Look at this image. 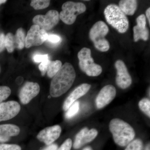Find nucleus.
Returning a JSON list of instances; mask_svg holds the SVG:
<instances>
[{"label":"nucleus","instance_id":"a878e982","mask_svg":"<svg viewBox=\"0 0 150 150\" xmlns=\"http://www.w3.org/2000/svg\"><path fill=\"white\" fill-rule=\"evenodd\" d=\"M11 91L7 86H0V103L6 100L10 96Z\"/></svg>","mask_w":150,"mask_h":150},{"label":"nucleus","instance_id":"4c0bfd02","mask_svg":"<svg viewBox=\"0 0 150 150\" xmlns=\"http://www.w3.org/2000/svg\"><path fill=\"white\" fill-rule=\"evenodd\" d=\"M0 71H1V68H0Z\"/></svg>","mask_w":150,"mask_h":150},{"label":"nucleus","instance_id":"72a5a7b5","mask_svg":"<svg viewBox=\"0 0 150 150\" xmlns=\"http://www.w3.org/2000/svg\"><path fill=\"white\" fill-rule=\"evenodd\" d=\"M146 16L147 18L148 21H149V24L150 25V8H148L147 10L146 11Z\"/></svg>","mask_w":150,"mask_h":150},{"label":"nucleus","instance_id":"e433bc0d","mask_svg":"<svg viewBox=\"0 0 150 150\" xmlns=\"http://www.w3.org/2000/svg\"><path fill=\"white\" fill-rule=\"evenodd\" d=\"M150 150V144H148L146 147V150Z\"/></svg>","mask_w":150,"mask_h":150},{"label":"nucleus","instance_id":"4be33fe9","mask_svg":"<svg viewBox=\"0 0 150 150\" xmlns=\"http://www.w3.org/2000/svg\"><path fill=\"white\" fill-rule=\"evenodd\" d=\"M80 104L79 101H76L73 103L67 110L65 117L67 119H70L76 115L79 110Z\"/></svg>","mask_w":150,"mask_h":150},{"label":"nucleus","instance_id":"0eeeda50","mask_svg":"<svg viewBox=\"0 0 150 150\" xmlns=\"http://www.w3.org/2000/svg\"><path fill=\"white\" fill-rule=\"evenodd\" d=\"M59 14L56 10L48 11L45 15H38L33 18V22L34 25H38L40 29L46 31L50 30L59 23Z\"/></svg>","mask_w":150,"mask_h":150},{"label":"nucleus","instance_id":"9d476101","mask_svg":"<svg viewBox=\"0 0 150 150\" xmlns=\"http://www.w3.org/2000/svg\"><path fill=\"white\" fill-rule=\"evenodd\" d=\"M40 87L37 83L27 82L19 93V98L23 104H27L40 92Z\"/></svg>","mask_w":150,"mask_h":150},{"label":"nucleus","instance_id":"473e14b6","mask_svg":"<svg viewBox=\"0 0 150 150\" xmlns=\"http://www.w3.org/2000/svg\"><path fill=\"white\" fill-rule=\"evenodd\" d=\"M57 149H58V146L57 144H52L49 146H47L46 147L41 150H57Z\"/></svg>","mask_w":150,"mask_h":150},{"label":"nucleus","instance_id":"dca6fc26","mask_svg":"<svg viewBox=\"0 0 150 150\" xmlns=\"http://www.w3.org/2000/svg\"><path fill=\"white\" fill-rule=\"evenodd\" d=\"M91 88V85L88 83L82 84L76 88L65 100L63 104V110L67 111L70 106L76 101L77 100L86 94Z\"/></svg>","mask_w":150,"mask_h":150},{"label":"nucleus","instance_id":"bb28decb","mask_svg":"<svg viewBox=\"0 0 150 150\" xmlns=\"http://www.w3.org/2000/svg\"><path fill=\"white\" fill-rule=\"evenodd\" d=\"M46 41L53 45H58L62 41V38L56 34H48V38Z\"/></svg>","mask_w":150,"mask_h":150},{"label":"nucleus","instance_id":"7ed1b4c3","mask_svg":"<svg viewBox=\"0 0 150 150\" xmlns=\"http://www.w3.org/2000/svg\"><path fill=\"white\" fill-rule=\"evenodd\" d=\"M105 17L108 23L115 28L118 32L125 33L129 27V21L118 6L111 4L105 8Z\"/></svg>","mask_w":150,"mask_h":150},{"label":"nucleus","instance_id":"c85d7f7f","mask_svg":"<svg viewBox=\"0 0 150 150\" xmlns=\"http://www.w3.org/2000/svg\"><path fill=\"white\" fill-rule=\"evenodd\" d=\"M50 62H51V61L49 60V59H47V60H45V61L41 62L40 64L38 66L39 69L41 72L42 76H44L46 74Z\"/></svg>","mask_w":150,"mask_h":150},{"label":"nucleus","instance_id":"6ab92c4d","mask_svg":"<svg viewBox=\"0 0 150 150\" xmlns=\"http://www.w3.org/2000/svg\"><path fill=\"white\" fill-rule=\"evenodd\" d=\"M26 36L25 31L23 28H20L17 29L14 35L16 48L21 50L24 48L25 46Z\"/></svg>","mask_w":150,"mask_h":150},{"label":"nucleus","instance_id":"2f4dec72","mask_svg":"<svg viewBox=\"0 0 150 150\" xmlns=\"http://www.w3.org/2000/svg\"><path fill=\"white\" fill-rule=\"evenodd\" d=\"M5 35L4 33L0 32V53H1L5 48Z\"/></svg>","mask_w":150,"mask_h":150},{"label":"nucleus","instance_id":"39448f33","mask_svg":"<svg viewBox=\"0 0 150 150\" xmlns=\"http://www.w3.org/2000/svg\"><path fill=\"white\" fill-rule=\"evenodd\" d=\"M91 50L89 48H83L78 54L79 66L81 70L89 76H99L102 72V67L96 64L91 56Z\"/></svg>","mask_w":150,"mask_h":150},{"label":"nucleus","instance_id":"4468645a","mask_svg":"<svg viewBox=\"0 0 150 150\" xmlns=\"http://www.w3.org/2000/svg\"><path fill=\"white\" fill-rule=\"evenodd\" d=\"M98 134V132L96 129L88 130L87 128H84L76 135L73 147L75 149H80L85 144L93 141Z\"/></svg>","mask_w":150,"mask_h":150},{"label":"nucleus","instance_id":"412c9836","mask_svg":"<svg viewBox=\"0 0 150 150\" xmlns=\"http://www.w3.org/2000/svg\"><path fill=\"white\" fill-rule=\"evenodd\" d=\"M5 46L9 53L13 52L16 48L14 35L11 33H8L5 38Z\"/></svg>","mask_w":150,"mask_h":150},{"label":"nucleus","instance_id":"cd10ccee","mask_svg":"<svg viewBox=\"0 0 150 150\" xmlns=\"http://www.w3.org/2000/svg\"><path fill=\"white\" fill-rule=\"evenodd\" d=\"M0 150H22L18 145L14 144H0Z\"/></svg>","mask_w":150,"mask_h":150},{"label":"nucleus","instance_id":"9b49d317","mask_svg":"<svg viewBox=\"0 0 150 150\" xmlns=\"http://www.w3.org/2000/svg\"><path fill=\"white\" fill-rule=\"evenodd\" d=\"M20 105L14 100L0 103V122L8 121L16 116L20 111Z\"/></svg>","mask_w":150,"mask_h":150},{"label":"nucleus","instance_id":"f03ea898","mask_svg":"<svg viewBox=\"0 0 150 150\" xmlns=\"http://www.w3.org/2000/svg\"><path fill=\"white\" fill-rule=\"evenodd\" d=\"M109 129L116 144L121 147L127 146L135 137V131L130 124L119 118L110 121Z\"/></svg>","mask_w":150,"mask_h":150},{"label":"nucleus","instance_id":"1a4fd4ad","mask_svg":"<svg viewBox=\"0 0 150 150\" xmlns=\"http://www.w3.org/2000/svg\"><path fill=\"white\" fill-rule=\"evenodd\" d=\"M115 67L117 70L115 78L116 84L123 89L128 88L131 85L132 80L126 65L123 61L118 60L115 62Z\"/></svg>","mask_w":150,"mask_h":150},{"label":"nucleus","instance_id":"6e6552de","mask_svg":"<svg viewBox=\"0 0 150 150\" xmlns=\"http://www.w3.org/2000/svg\"><path fill=\"white\" fill-rule=\"evenodd\" d=\"M48 34L44 29H40L38 25H33L28 32L25 38V47L29 48L43 44L48 38Z\"/></svg>","mask_w":150,"mask_h":150},{"label":"nucleus","instance_id":"f8f14e48","mask_svg":"<svg viewBox=\"0 0 150 150\" xmlns=\"http://www.w3.org/2000/svg\"><path fill=\"white\" fill-rule=\"evenodd\" d=\"M116 89L111 85L105 86L100 91L96 99V104L98 109H101L109 104L116 96Z\"/></svg>","mask_w":150,"mask_h":150},{"label":"nucleus","instance_id":"f704fd0d","mask_svg":"<svg viewBox=\"0 0 150 150\" xmlns=\"http://www.w3.org/2000/svg\"><path fill=\"white\" fill-rule=\"evenodd\" d=\"M82 150H93V149L91 147H86L85 148Z\"/></svg>","mask_w":150,"mask_h":150},{"label":"nucleus","instance_id":"f3484780","mask_svg":"<svg viewBox=\"0 0 150 150\" xmlns=\"http://www.w3.org/2000/svg\"><path fill=\"white\" fill-rule=\"evenodd\" d=\"M20 129L16 125L12 124L0 125V143L8 142L11 137H16L19 134Z\"/></svg>","mask_w":150,"mask_h":150},{"label":"nucleus","instance_id":"f257e3e1","mask_svg":"<svg viewBox=\"0 0 150 150\" xmlns=\"http://www.w3.org/2000/svg\"><path fill=\"white\" fill-rule=\"evenodd\" d=\"M76 72L72 65L65 63L51 81L50 94L54 98L64 94L72 86L76 78Z\"/></svg>","mask_w":150,"mask_h":150},{"label":"nucleus","instance_id":"aec40b11","mask_svg":"<svg viewBox=\"0 0 150 150\" xmlns=\"http://www.w3.org/2000/svg\"><path fill=\"white\" fill-rule=\"evenodd\" d=\"M62 66V62L59 60L51 61L47 71V75L48 77H54L55 75L58 72Z\"/></svg>","mask_w":150,"mask_h":150},{"label":"nucleus","instance_id":"20e7f679","mask_svg":"<svg viewBox=\"0 0 150 150\" xmlns=\"http://www.w3.org/2000/svg\"><path fill=\"white\" fill-rule=\"evenodd\" d=\"M108 32L107 25L103 21L97 22L90 30V38L95 48L101 52H106L110 48L109 42L105 38Z\"/></svg>","mask_w":150,"mask_h":150},{"label":"nucleus","instance_id":"c756f323","mask_svg":"<svg viewBox=\"0 0 150 150\" xmlns=\"http://www.w3.org/2000/svg\"><path fill=\"white\" fill-rule=\"evenodd\" d=\"M72 146V141L71 139H67L57 150H71Z\"/></svg>","mask_w":150,"mask_h":150},{"label":"nucleus","instance_id":"5701e85b","mask_svg":"<svg viewBox=\"0 0 150 150\" xmlns=\"http://www.w3.org/2000/svg\"><path fill=\"white\" fill-rule=\"evenodd\" d=\"M50 1L48 0H33L30 3V6L34 9L40 10L46 8L49 6Z\"/></svg>","mask_w":150,"mask_h":150},{"label":"nucleus","instance_id":"2eb2a0df","mask_svg":"<svg viewBox=\"0 0 150 150\" xmlns=\"http://www.w3.org/2000/svg\"><path fill=\"white\" fill-rule=\"evenodd\" d=\"M137 25L134 26V40L137 42L139 40L146 41L148 40L149 37V32L146 26V20L144 14H142L138 16L136 19Z\"/></svg>","mask_w":150,"mask_h":150},{"label":"nucleus","instance_id":"423d86ee","mask_svg":"<svg viewBox=\"0 0 150 150\" xmlns=\"http://www.w3.org/2000/svg\"><path fill=\"white\" fill-rule=\"evenodd\" d=\"M86 9V7L83 3L66 2L62 6V11L59 14V17L65 24H73L78 16L83 13Z\"/></svg>","mask_w":150,"mask_h":150},{"label":"nucleus","instance_id":"a211bd4d","mask_svg":"<svg viewBox=\"0 0 150 150\" xmlns=\"http://www.w3.org/2000/svg\"><path fill=\"white\" fill-rule=\"evenodd\" d=\"M138 3L135 0H121L119 2V8L126 15L133 16L137 10Z\"/></svg>","mask_w":150,"mask_h":150},{"label":"nucleus","instance_id":"c9c22d12","mask_svg":"<svg viewBox=\"0 0 150 150\" xmlns=\"http://www.w3.org/2000/svg\"><path fill=\"white\" fill-rule=\"evenodd\" d=\"M6 2H7L6 0H0V5L2 4H4Z\"/></svg>","mask_w":150,"mask_h":150},{"label":"nucleus","instance_id":"393cba45","mask_svg":"<svg viewBox=\"0 0 150 150\" xmlns=\"http://www.w3.org/2000/svg\"><path fill=\"white\" fill-rule=\"evenodd\" d=\"M143 147V142L142 140L137 139L128 144L125 150H142Z\"/></svg>","mask_w":150,"mask_h":150},{"label":"nucleus","instance_id":"ddd939ff","mask_svg":"<svg viewBox=\"0 0 150 150\" xmlns=\"http://www.w3.org/2000/svg\"><path fill=\"white\" fill-rule=\"evenodd\" d=\"M62 128L59 125L47 127L40 131L37 136L38 139L47 146L53 144L60 137Z\"/></svg>","mask_w":150,"mask_h":150},{"label":"nucleus","instance_id":"b1692460","mask_svg":"<svg viewBox=\"0 0 150 150\" xmlns=\"http://www.w3.org/2000/svg\"><path fill=\"white\" fill-rule=\"evenodd\" d=\"M139 106L142 112L150 117V101L147 98H144L139 101Z\"/></svg>","mask_w":150,"mask_h":150},{"label":"nucleus","instance_id":"7c9ffc66","mask_svg":"<svg viewBox=\"0 0 150 150\" xmlns=\"http://www.w3.org/2000/svg\"><path fill=\"white\" fill-rule=\"evenodd\" d=\"M49 59L48 54H35L33 56V60L35 63H40Z\"/></svg>","mask_w":150,"mask_h":150}]
</instances>
